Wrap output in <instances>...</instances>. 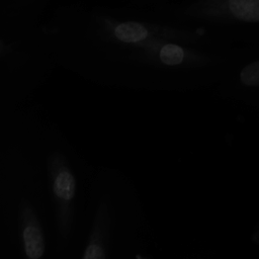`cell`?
<instances>
[{"instance_id": "1", "label": "cell", "mask_w": 259, "mask_h": 259, "mask_svg": "<svg viewBox=\"0 0 259 259\" xmlns=\"http://www.w3.org/2000/svg\"><path fill=\"white\" fill-rule=\"evenodd\" d=\"M49 172L52 193L57 207L59 229L63 237H66L71 226L76 180L65 157L60 153L53 154L50 157Z\"/></svg>"}, {"instance_id": "2", "label": "cell", "mask_w": 259, "mask_h": 259, "mask_svg": "<svg viewBox=\"0 0 259 259\" xmlns=\"http://www.w3.org/2000/svg\"><path fill=\"white\" fill-rule=\"evenodd\" d=\"M20 238L25 259H44L46 240L41 223L29 202H22L19 211Z\"/></svg>"}, {"instance_id": "3", "label": "cell", "mask_w": 259, "mask_h": 259, "mask_svg": "<svg viewBox=\"0 0 259 259\" xmlns=\"http://www.w3.org/2000/svg\"><path fill=\"white\" fill-rule=\"evenodd\" d=\"M114 36L127 44H136L148 36V29L139 22H121L113 28Z\"/></svg>"}, {"instance_id": "4", "label": "cell", "mask_w": 259, "mask_h": 259, "mask_svg": "<svg viewBox=\"0 0 259 259\" xmlns=\"http://www.w3.org/2000/svg\"><path fill=\"white\" fill-rule=\"evenodd\" d=\"M229 7L234 16L241 20L259 21V0H229Z\"/></svg>"}, {"instance_id": "5", "label": "cell", "mask_w": 259, "mask_h": 259, "mask_svg": "<svg viewBox=\"0 0 259 259\" xmlns=\"http://www.w3.org/2000/svg\"><path fill=\"white\" fill-rule=\"evenodd\" d=\"M159 56L160 60L165 65L175 66L182 63L185 54L181 47L173 44H167L161 48Z\"/></svg>"}, {"instance_id": "6", "label": "cell", "mask_w": 259, "mask_h": 259, "mask_svg": "<svg viewBox=\"0 0 259 259\" xmlns=\"http://www.w3.org/2000/svg\"><path fill=\"white\" fill-rule=\"evenodd\" d=\"M240 78L243 84L247 86L259 85V61L247 65L241 72Z\"/></svg>"}, {"instance_id": "7", "label": "cell", "mask_w": 259, "mask_h": 259, "mask_svg": "<svg viewBox=\"0 0 259 259\" xmlns=\"http://www.w3.org/2000/svg\"><path fill=\"white\" fill-rule=\"evenodd\" d=\"M137 259H146V258H143V257H141V256H138Z\"/></svg>"}]
</instances>
